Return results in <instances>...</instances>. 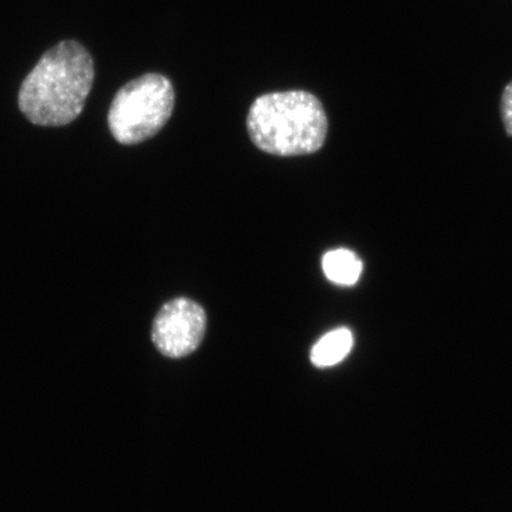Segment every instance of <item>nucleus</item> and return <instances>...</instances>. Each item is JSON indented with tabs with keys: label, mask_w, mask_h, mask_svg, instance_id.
I'll return each instance as SVG.
<instances>
[{
	"label": "nucleus",
	"mask_w": 512,
	"mask_h": 512,
	"mask_svg": "<svg viewBox=\"0 0 512 512\" xmlns=\"http://www.w3.org/2000/svg\"><path fill=\"white\" fill-rule=\"evenodd\" d=\"M94 61L76 41H62L41 57L22 83L21 111L32 124L64 126L79 117L92 91Z\"/></svg>",
	"instance_id": "nucleus-1"
},
{
	"label": "nucleus",
	"mask_w": 512,
	"mask_h": 512,
	"mask_svg": "<svg viewBox=\"0 0 512 512\" xmlns=\"http://www.w3.org/2000/svg\"><path fill=\"white\" fill-rule=\"evenodd\" d=\"M328 127L322 102L304 91L261 95L247 117L254 145L280 157L311 155L322 149Z\"/></svg>",
	"instance_id": "nucleus-2"
},
{
	"label": "nucleus",
	"mask_w": 512,
	"mask_h": 512,
	"mask_svg": "<svg viewBox=\"0 0 512 512\" xmlns=\"http://www.w3.org/2000/svg\"><path fill=\"white\" fill-rule=\"evenodd\" d=\"M174 107L175 89L170 80L146 74L119 89L108 112V126L120 144L143 143L162 130Z\"/></svg>",
	"instance_id": "nucleus-3"
},
{
	"label": "nucleus",
	"mask_w": 512,
	"mask_h": 512,
	"mask_svg": "<svg viewBox=\"0 0 512 512\" xmlns=\"http://www.w3.org/2000/svg\"><path fill=\"white\" fill-rule=\"evenodd\" d=\"M207 330L206 311L189 298H176L159 310L152 326V342L160 354L181 358L200 347Z\"/></svg>",
	"instance_id": "nucleus-4"
},
{
	"label": "nucleus",
	"mask_w": 512,
	"mask_h": 512,
	"mask_svg": "<svg viewBox=\"0 0 512 512\" xmlns=\"http://www.w3.org/2000/svg\"><path fill=\"white\" fill-rule=\"evenodd\" d=\"M354 347V335L347 328L328 332L311 350V362L317 368L336 366Z\"/></svg>",
	"instance_id": "nucleus-5"
},
{
	"label": "nucleus",
	"mask_w": 512,
	"mask_h": 512,
	"mask_svg": "<svg viewBox=\"0 0 512 512\" xmlns=\"http://www.w3.org/2000/svg\"><path fill=\"white\" fill-rule=\"evenodd\" d=\"M322 264L326 278L337 285H355L363 271L362 261L354 252L344 248L326 253Z\"/></svg>",
	"instance_id": "nucleus-6"
},
{
	"label": "nucleus",
	"mask_w": 512,
	"mask_h": 512,
	"mask_svg": "<svg viewBox=\"0 0 512 512\" xmlns=\"http://www.w3.org/2000/svg\"><path fill=\"white\" fill-rule=\"evenodd\" d=\"M502 120L509 136L512 137V82L505 87L501 104Z\"/></svg>",
	"instance_id": "nucleus-7"
}]
</instances>
